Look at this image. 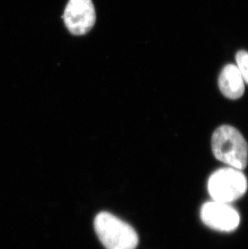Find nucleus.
<instances>
[{
  "mask_svg": "<svg viewBox=\"0 0 248 249\" xmlns=\"http://www.w3.org/2000/svg\"><path fill=\"white\" fill-rule=\"evenodd\" d=\"M211 147L216 159L239 170L246 169L248 144L243 135L229 125H223L214 131Z\"/></svg>",
  "mask_w": 248,
  "mask_h": 249,
  "instance_id": "f257e3e1",
  "label": "nucleus"
},
{
  "mask_svg": "<svg viewBox=\"0 0 248 249\" xmlns=\"http://www.w3.org/2000/svg\"><path fill=\"white\" fill-rule=\"evenodd\" d=\"M94 229L106 249H136L138 245V235L134 228L108 212L97 215Z\"/></svg>",
  "mask_w": 248,
  "mask_h": 249,
  "instance_id": "f03ea898",
  "label": "nucleus"
},
{
  "mask_svg": "<svg viewBox=\"0 0 248 249\" xmlns=\"http://www.w3.org/2000/svg\"><path fill=\"white\" fill-rule=\"evenodd\" d=\"M248 185V179L242 170L229 166L213 172L207 187L213 201L230 203L246 194Z\"/></svg>",
  "mask_w": 248,
  "mask_h": 249,
  "instance_id": "7ed1b4c3",
  "label": "nucleus"
},
{
  "mask_svg": "<svg viewBox=\"0 0 248 249\" xmlns=\"http://www.w3.org/2000/svg\"><path fill=\"white\" fill-rule=\"evenodd\" d=\"M201 219L209 228L229 232L237 229L240 216L234 207L225 202H206L201 209Z\"/></svg>",
  "mask_w": 248,
  "mask_h": 249,
  "instance_id": "20e7f679",
  "label": "nucleus"
},
{
  "mask_svg": "<svg viewBox=\"0 0 248 249\" xmlns=\"http://www.w3.org/2000/svg\"><path fill=\"white\" fill-rule=\"evenodd\" d=\"M63 18L66 26L73 35L87 34L94 27L96 19L92 0H70Z\"/></svg>",
  "mask_w": 248,
  "mask_h": 249,
  "instance_id": "39448f33",
  "label": "nucleus"
},
{
  "mask_svg": "<svg viewBox=\"0 0 248 249\" xmlns=\"http://www.w3.org/2000/svg\"><path fill=\"white\" fill-rule=\"evenodd\" d=\"M218 87L222 94L229 99H239L245 91V82L237 66H225L218 78Z\"/></svg>",
  "mask_w": 248,
  "mask_h": 249,
  "instance_id": "423d86ee",
  "label": "nucleus"
},
{
  "mask_svg": "<svg viewBox=\"0 0 248 249\" xmlns=\"http://www.w3.org/2000/svg\"><path fill=\"white\" fill-rule=\"evenodd\" d=\"M237 67L244 78V82L248 85V52L241 50L237 53L235 56Z\"/></svg>",
  "mask_w": 248,
  "mask_h": 249,
  "instance_id": "0eeeda50",
  "label": "nucleus"
}]
</instances>
